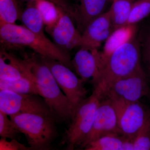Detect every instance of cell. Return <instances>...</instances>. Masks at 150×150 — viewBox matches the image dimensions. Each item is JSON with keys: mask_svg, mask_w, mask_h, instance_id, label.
Segmentation results:
<instances>
[{"mask_svg": "<svg viewBox=\"0 0 150 150\" xmlns=\"http://www.w3.org/2000/svg\"><path fill=\"white\" fill-rule=\"evenodd\" d=\"M0 39L1 43L5 46L28 47L40 56L56 60L73 70L69 52L59 48L46 35L36 34L24 26L0 24Z\"/></svg>", "mask_w": 150, "mask_h": 150, "instance_id": "1", "label": "cell"}, {"mask_svg": "<svg viewBox=\"0 0 150 150\" xmlns=\"http://www.w3.org/2000/svg\"><path fill=\"white\" fill-rule=\"evenodd\" d=\"M31 72L37 85L39 96L44 100L55 120L65 122L71 120L74 112L50 69L41 57H28Z\"/></svg>", "mask_w": 150, "mask_h": 150, "instance_id": "2", "label": "cell"}, {"mask_svg": "<svg viewBox=\"0 0 150 150\" xmlns=\"http://www.w3.org/2000/svg\"><path fill=\"white\" fill-rule=\"evenodd\" d=\"M137 33L138 32L130 41L117 49L105 60L94 87H100L104 93L107 87L115 81L142 69Z\"/></svg>", "mask_w": 150, "mask_h": 150, "instance_id": "3", "label": "cell"}, {"mask_svg": "<svg viewBox=\"0 0 150 150\" xmlns=\"http://www.w3.org/2000/svg\"><path fill=\"white\" fill-rule=\"evenodd\" d=\"M29 146L34 150L48 149L56 134L53 116L36 112L21 113L9 116Z\"/></svg>", "mask_w": 150, "mask_h": 150, "instance_id": "4", "label": "cell"}, {"mask_svg": "<svg viewBox=\"0 0 150 150\" xmlns=\"http://www.w3.org/2000/svg\"><path fill=\"white\" fill-rule=\"evenodd\" d=\"M104 96L102 88L98 86L95 87L91 94L78 106L66 134L71 147L82 144L91 131L97 109Z\"/></svg>", "mask_w": 150, "mask_h": 150, "instance_id": "5", "label": "cell"}, {"mask_svg": "<svg viewBox=\"0 0 150 150\" xmlns=\"http://www.w3.org/2000/svg\"><path fill=\"white\" fill-rule=\"evenodd\" d=\"M150 94V87L143 69L119 79L110 84L104 92V96L126 102L139 101Z\"/></svg>", "mask_w": 150, "mask_h": 150, "instance_id": "6", "label": "cell"}, {"mask_svg": "<svg viewBox=\"0 0 150 150\" xmlns=\"http://www.w3.org/2000/svg\"><path fill=\"white\" fill-rule=\"evenodd\" d=\"M40 57L69 100L74 115L78 106L86 98L88 91L84 85V82L77 76L72 70L62 63L53 59Z\"/></svg>", "mask_w": 150, "mask_h": 150, "instance_id": "7", "label": "cell"}, {"mask_svg": "<svg viewBox=\"0 0 150 150\" xmlns=\"http://www.w3.org/2000/svg\"><path fill=\"white\" fill-rule=\"evenodd\" d=\"M110 99L118 115L121 134L124 137L136 138L150 118V110L139 101L126 102Z\"/></svg>", "mask_w": 150, "mask_h": 150, "instance_id": "8", "label": "cell"}, {"mask_svg": "<svg viewBox=\"0 0 150 150\" xmlns=\"http://www.w3.org/2000/svg\"><path fill=\"white\" fill-rule=\"evenodd\" d=\"M40 96L0 90V111L9 116L26 112L41 113L53 116L46 103Z\"/></svg>", "mask_w": 150, "mask_h": 150, "instance_id": "9", "label": "cell"}, {"mask_svg": "<svg viewBox=\"0 0 150 150\" xmlns=\"http://www.w3.org/2000/svg\"><path fill=\"white\" fill-rule=\"evenodd\" d=\"M120 134L121 132L117 112L112 101L107 97L106 99L100 100L91 131L82 145L88 146L101 137Z\"/></svg>", "mask_w": 150, "mask_h": 150, "instance_id": "10", "label": "cell"}, {"mask_svg": "<svg viewBox=\"0 0 150 150\" xmlns=\"http://www.w3.org/2000/svg\"><path fill=\"white\" fill-rule=\"evenodd\" d=\"M113 30L108 11L88 25L81 34L79 47L89 50L98 49Z\"/></svg>", "mask_w": 150, "mask_h": 150, "instance_id": "11", "label": "cell"}, {"mask_svg": "<svg viewBox=\"0 0 150 150\" xmlns=\"http://www.w3.org/2000/svg\"><path fill=\"white\" fill-rule=\"evenodd\" d=\"M48 31L51 33L54 43L64 51L69 52L79 47L81 34L75 26L72 17L62 10L59 21Z\"/></svg>", "mask_w": 150, "mask_h": 150, "instance_id": "12", "label": "cell"}, {"mask_svg": "<svg viewBox=\"0 0 150 150\" xmlns=\"http://www.w3.org/2000/svg\"><path fill=\"white\" fill-rule=\"evenodd\" d=\"M72 64L73 70L84 82L91 80L93 86L96 83L101 68L100 51L98 49L80 48L72 60Z\"/></svg>", "mask_w": 150, "mask_h": 150, "instance_id": "13", "label": "cell"}, {"mask_svg": "<svg viewBox=\"0 0 150 150\" xmlns=\"http://www.w3.org/2000/svg\"><path fill=\"white\" fill-rule=\"evenodd\" d=\"M107 0H77L74 5L73 19L79 32L81 33L89 24L102 15Z\"/></svg>", "mask_w": 150, "mask_h": 150, "instance_id": "14", "label": "cell"}, {"mask_svg": "<svg viewBox=\"0 0 150 150\" xmlns=\"http://www.w3.org/2000/svg\"><path fill=\"white\" fill-rule=\"evenodd\" d=\"M138 31L137 25H127L112 31L105 41L102 51H100L101 68L107 58L117 49L130 41Z\"/></svg>", "mask_w": 150, "mask_h": 150, "instance_id": "15", "label": "cell"}, {"mask_svg": "<svg viewBox=\"0 0 150 150\" xmlns=\"http://www.w3.org/2000/svg\"><path fill=\"white\" fill-rule=\"evenodd\" d=\"M21 20L23 26L36 34L45 36L43 16L36 6L35 1L28 2L23 11Z\"/></svg>", "mask_w": 150, "mask_h": 150, "instance_id": "16", "label": "cell"}, {"mask_svg": "<svg viewBox=\"0 0 150 150\" xmlns=\"http://www.w3.org/2000/svg\"><path fill=\"white\" fill-rule=\"evenodd\" d=\"M134 3L133 0H113L108 11L114 30L127 25Z\"/></svg>", "mask_w": 150, "mask_h": 150, "instance_id": "17", "label": "cell"}, {"mask_svg": "<svg viewBox=\"0 0 150 150\" xmlns=\"http://www.w3.org/2000/svg\"><path fill=\"white\" fill-rule=\"evenodd\" d=\"M0 90H6L23 94L39 96L35 81L28 77H23L15 81L0 80Z\"/></svg>", "mask_w": 150, "mask_h": 150, "instance_id": "18", "label": "cell"}, {"mask_svg": "<svg viewBox=\"0 0 150 150\" xmlns=\"http://www.w3.org/2000/svg\"><path fill=\"white\" fill-rule=\"evenodd\" d=\"M141 65L149 83L150 82V23L138 30Z\"/></svg>", "mask_w": 150, "mask_h": 150, "instance_id": "19", "label": "cell"}, {"mask_svg": "<svg viewBox=\"0 0 150 150\" xmlns=\"http://www.w3.org/2000/svg\"><path fill=\"white\" fill-rule=\"evenodd\" d=\"M23 11L18 0H0V24H15Z\"/></svg>", "mask_w": 150, "mask_h": 150, "instance_id": "20", "label": "cell"}, {"mask_svg": "<svg viewBox=\"0 0 150 150\" xmlns=\"http://www.w3.org/2000/svg\"><path fill=\"white\" fill-rule=\"evenodd\" d=\"M36 6L43 16L47 30L51 29L57 23L61 15V9L53 3L46 0L35 1Z\"/></svg>", "mask_w": 150, "mask_h": 150, "instance_id": "21", "label": "cell"}, {"mask_svg": "<svg viewBox=\"0 0 150 150\" xmlns=\"http://www.w3.org/2000/svg\"><path fill=\"white\" fill-rule=\"evenodd\" d=\"M150 14V0H138L134 3L127 25H137Z\"/></svg>", "mask_w": 150, "mask_h": 150, "instance_id": "22", "label": "cell"}, {"mask_svg": "<svg viewBox=\"0 0 150 150\" xmlns=\"http://www.w3.org/2000/svg\"><path fill=\"white\" fill-rule=\"evenodd\" d=\"M24 76H25L15 65L10 62H6L5 58L0 54V80L15 81Z\"/></svg>", "mask_w": 150, "mask_h": 150, "instance_id": "23", "label": "cell"}, {"mask_svg": "<svg viewBox=\"0 0 150 150\" xmlns=\"http://www.w3.org/2000/svg\"><path fill=\"white\" fill-rule=\"evenodd\" d=\"M8 115L0 111V136L8 140L16 139L20 133Z\"/></svg>", "mask_w": 150, "mask_h": 150, "instance_id": "24", "label": "cell"}, {"mask_svg": "<svg viewBox=\"0 0 150 150\" xmlns=\"http://www.w3.org/2000/svg\"><path fill=\"white\" fill-rule=\"evenodd\" d=\"M133 150H150V118L135 138Z\"/></svg>", "mask_w": 150, "mask_h": 150, "instance_id": "25", "label": "cell"}, {"mask_svg": "<svg viewBox=\"0 0 150 150\" xmlns=\"http://www.w3.org/2000/svg\"><path fill=\"white\" fill-rule=\"evenodd\" d=\"M0 150H34L32 148L25 146L16 139L8 140L1 138Z\"/></svg>", "mask_w": 150, "mask_h": 150, "instance_id": "26", "label": "cell"}, {"mask_svg": "<svg viewBox=\"0 0 150 150\" xmlns=\"http://www.w3.org/2000/svg\"><path fill=\"white\" fill-rule=\"evenodd\" d=\"M26 1H35L38 0H21ZM53 3L54 4L65 12L69 14L73 18L74 13V6L70 0H46Z\"/></svg>", "mask_w": 150, "mask_h": 150, "instance_id": "27", "label": "cell"}, {"mask_svg": "<svg viewBox=\"0 0 150 150\" xmlns=\"http://www.w3.org/2000/svg\"><path fill=\"white\" fill-rule=\"evenodd\" d=\"M135 138L126 137L123 144L117 150H133Z\"/></svg>", "mask_w": 150, "mask_h": 150, "instance_id": "28", "label": "cell"}, {"mask_svg": "<svg viewBox=\"0 0 150 150\" xmlns=\"http://www.w3.org/2000/svg\"><path fill=\"white\" fill-rule=\"evenodd\" d=\"M147 98H149V100L150 101V94L149 95V96H147Z\"/></svg>", "mask_w": 150, "mask_h": 150, "instance_id": "29", "label": "cell"}, {"mask_svg": "<svg viewBox=\"0 0 150 150\" xmlns=\"http://www.w3.org/2000/svg\"><path fill=\"white\" fill-rule=\"evenodd\" d=\"M46 150H49V149H48Z\"/></svg>", "mask_w": 150, "mask_h": 150, "instance_id": "30", "label": "cell"}, {"mask_svg": "<svg viewBox=\"0 0 150 150\" xmlns=\"http://www.w3.org/2000/svg\"></svg>", "mask_w": 150, "mask_h": 150, "instance_id": "31", "label": "cell"}]
</instances>
